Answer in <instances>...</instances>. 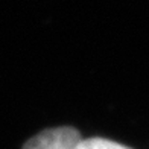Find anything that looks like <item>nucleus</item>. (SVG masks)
<instances>
[{"mask_svg":"<svg viewBox=\"0 0 149 149\" xmlns=\"http://www.w3.org/2000/svg\"><path fill=\"white\" fill-rule=\"evenodd\" d=\"M82 140L78 130L70 126L52 128L26 141L23 149H76Z\"/></svg>","mask_w":149,"mask_h":149,"instance_id":"nucleus-1","label":"nucleus"},{"mask_svg":"<svg viewBox=\"0 0 149 149\" xmlns=\"http://www.w3.org/2000/svg\"><path fill=\"white\" fill-rule=\"evenodd\" d=\"M76 149H132V148H128L125 145H120L117 141H113L108 139L93 137V139L81 140Z\"/></svg>","mask_w":149,"mask_h":149,"instance_id":"nucleus-2","label":"nucleus"}]
</instances>
